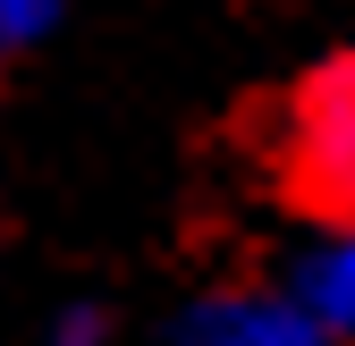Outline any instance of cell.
<instances>
[{
  "mask_svg": "<svg viewBox=\"0 0 355 346\" xmlns=\"http://www.w3.org/2000/svg\"><path fill=\"white\" fill-rule=\"evenodd\" d=\"M279 169H288V186L313 203L322 220H347V211H355V60L313 68L288 93Z\"/></svg>",
  "mask_w": 355,
  "mask_h": 346,
  "instance_id": "1",
  "label": "cell"
},
{
  "mask_svg": "<svg viewBox=\"0 0 355 346\" xmlns=\"http://www.w3.org/2000/svg\"><path fill=\"white\" fill-rule=\"evenodd\" d=\"M161 346H338L288 287H203Z\"/></svg>",
  "mask_w": 355,
  "mask_h": 346,
  "instance_id": "2",
  "label": "cell"
},
{
  "mask_svg": "<svg viewBox=\"0 0 355 346\" xmlns=\"http://www.w3.org/2000/svg\"><path fill=\"white\" fill-rule=\"evenodd\" d=\"M288 295H296V304L313 313L338 346H355V211H347V220H322V228H313V245L296 253Z\"/></svg>",
  "mask_w": 355,
  "mask_h": 346,
  "instance_id": "3",
  "label": "cell"
},
{
  "mask_svg": "<svg viewBox=\"0 0 355 346\" xmlns=\"http://www.w3.org/2000/svg\"><path fill=\"white\" fill-rule=\"evenodd\" d=\"M60 26H68V0H0V60L42 51Z\"/></svg>",
  "mask_w": 355,
  "mask_h": 346,
  "instance_id": "4",
  "label": "cell"
},
{
  "mask_svg": "<svg viewBox=\"0 0 355 346\" xmlns=\"http://www.w3.org/2000/svg\"><path fill=\"white\" fill-rule=\"evenodd\" d=\"M34 346H119V338H110V321H102L94 304H76V313H60L51 329H42Z\"/></svg>",
  "mask_w": 355,
  "mask_h": 346,
  "instance_id": "5",
  "label": "cell"
}]
</instances>
